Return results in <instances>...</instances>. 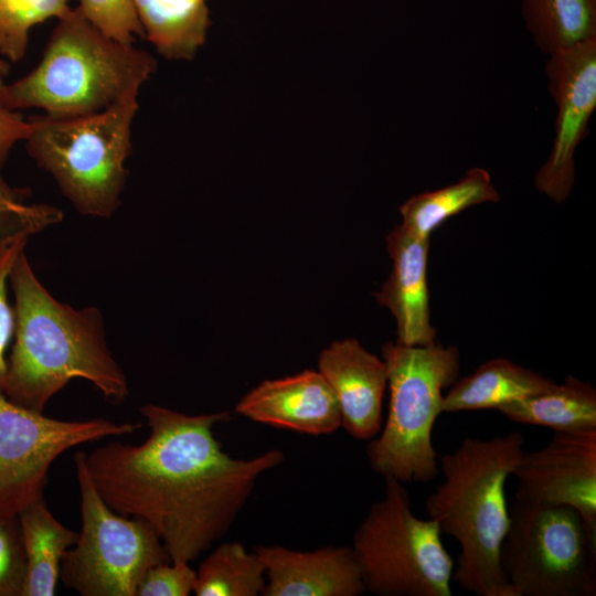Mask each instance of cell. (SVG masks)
I'll return each mask as SVG.
<instances>
[{
  "label": "cell",
  "instance_id": "8",
  "mask_svg": "<svg viewBox=\"0 0 596 596\" xmlns=\"http://www.w3.org/2000/svg\"><path fill=\"white\" fill-rule=\"evenodd\" d=\"M500 564L514 596H595L596 525L571 507L514 498Z\"/></svg>",
  "mask_w": 596,
  "mask_h": 596
},
{
  "label": "cell",
  "instance_id": "27",
  "mask_svg": "<svg viewBox=\"0 0 596 596\" xmlns=\"http://www.w3.org/2000/svg\"><path fill=\"white\" fill-rule=\"evenodd\" d=\"M28 236H18L0 244V390L8 370L7 351L13 340L15 316L8 300L9 274L19 252L24 249Z\"/></svg>",
  "mask_w": 596,
  "mask_h": 596
},
{
  "label": "cell",
  "instance_id": "20",
  "mask_svg": "<svg viewBox=\"0 0 596 596\" xmlns=\"http://www.w3.org/2000/svg\"><path fill=\"white\" fill-rule=\"evenodd\" d=\"M145 38L169 60H191L210 26L206 0H132Z\"/></svg>",
  "mask_w": 596,
  "mask_h": 596
},
{
  "label": "cell",
  "instance_id": "21",
  "mask_svg": "<svg viewBox=\"0 0 596 596\" xmlns=\"http://www.w3.org/2000/svg\"><path fill=\"white\" fill-rule=\"evenodd\" d=\"M499 200L489 172L475 167L455 183L411 196L400 206L401 224L419 237H430L451 216L471 206Z\"/></svg>",
  "mask_w": 596,
  "mask_h": 596
},
{
  "label": "cell",
  "instance_id": "22",
  "mask_svg": "<svg viewBox=\"0 0 596 596\" xmlns=\"http://www.w3.org/2000/svg\"><path fill=\"white\" fill-rule=\"evenodd\" d=\"M521 10L535 44L546 54L596 36L592 0H521Z\"/></svg>",
  "mask_w": 596,
  "mask_h": 596
},
{
  "label": "cell",
  "instance_id": "24",
  "mask_svg": "<svg viewBox=\"0 0 596 596\" xmlns=\"http://www.w3.org/2000/svg\"><path fill=\"white\" fill-rule=\"evenodd\" d=\"M71 9L68 0H0V55L21 61L31 29L47 19L58 20Z\"/></svg>",
  "mask_w": 596,
  "mask_h": 596
},
{
  "label": "cell",
  "instance_id": "5",
  "mask_svg": "<svg viewBox=\"0 0 596 596\" xmlns=\"http://www.w3.org/2000/svg\"><path fill=\"white\" fill-rule=\"evenodd\" d=\"M138 109L132 99L87 116L28 118L29 156L81 214L109 219L120 206Z\"/></svg>",
  "mask_w": 596,
  "mask_h": 596
},
{
  "label": "cell",
  "instance_id": "17",
  "mask_svg": "<svg viewBox=\"0 0 596 596\" xmlns=\"http://www.w3.org/2000/svg\"><path fill=\"white\" fill-rule=\"evenodd\" d=\"M554 385L551 379L540 373L509 359L497 358L458 379L443 396V412L498 409L507 403L545 392Z\"/></svg>",
  "mask_w": 596,
  "mask_h": 596
},
{
  "label": "cell",
  "instance_id": "31",
  "mask_svg": "<svg viewBox=\"0 0 596 596\" xmlns=\"http://www.w3.org/2000/svg\"><path fill=\"white\" fill-rule=\"evenodd\" d=\"M594 3H596V0H592Z\"/></svg>",
  "mask_w": 596,
  "mask_h": 596
},
{
  "label": "cell",
  "instance_id": "29",
  "mask_svg": "<svg viewBox=\"0 0 596 596\" xmlns=\"http://www.w3.org/2000/svg\"><path fill=\"white\" fill-rule=\"evenodd\" d=\"M30 126L18 110L8 108L0 102V166L19 141L28 137Z\"/></svg>",
  "mask_w": 596,
  "mask_h": 596
},
{
  "label": "cell",
  "instance_id": "7",
  "mask_svg": "<svg viewBox=\"0 0 596 596\" xmlns=\"http://www.w3.org/2000/svg\"><path fill=\"white\" fill-rule=\"evenodd\" d=\"M374 502L352 539L366 592L379 596H451L454 561L438 525L412 512L403 482L384 478Z\"/></svg>",
  "mask_w": 596,
  "mask_h": 596
},
{
  "label": "cell",
  "instance_id": "26",
  "mask_svg": "<svg viewBox=\"0 0 596 596\" xmlns=\"http://www.w3.org/2000/svg\"><path fill=\"white\" fill-rule=\"evenodd\" d=\"M25 555L18 517L0 515V596H23Z\"/></svg>",
  "mask_w": 596,
  "mask_h": 596
},
{
  "label": "cell",
  "instance_id": "18",
  "mask_svg": "<svg viewBox=\"0 0 596 596\" xmlns=\"http://www.w3.org/2000/svg\"><path fill=\"white\" fill-rule=\"evenodd\" d=\"M18 519L26 565L23 596H53L62 560L76 543L78 532L63 525L43 497L23 509Z\"/></svg>",
  "mask_w": 596,
  "mask_h": 596
},
{
  "label": "cell",
  "instance_id": "6",
  "mask_svg": "<svg viewBox=\"0 0 596 596\" xmlns=\"http://www.w3.org/2000/svg\"><path fill=\"white\" fill-rule=\"evenodd\" d=\"M389 412L380 433L369 440L370 467L384 478L427 482L438 472L433 428L443 412V391L459 376L460 352L436 341L425 345L386 342Z\"/></svg>",
  "mask_w": 596,
  "mask_h": 596
},
{
  "label": "cell",
  "instance_id": "2",
  "mask_svg": "<svg viewBox=\"0 0 596 596\" xmlns=\"http://www.w3.org/2000/svg\"><path fill=\"white\" fill-rule=\"evenodd\" d=\"M15 327L1 392L14 404L43 413L70 381L91 382L115 404L129 396L127 377L111 355L99 310L56 300L35 276L24 249L9 274Z\"/></svg>",
  "mask_w": 596,
  "mask_h": 596
},
{
  "label": "cell",
  "instance_id": "28",
  "mask_svg": "<svg viewBox=\"0 0 596 596\" xmlns=\"http://www.w3.org/2000/svg\"><path fill=\"white\" fill-rule=\"evenodd\" d=\"M196 572L190 563H162L145 574L136 596H188L194 592Z\"/></svg>",
  "mask_w": 596,
  "mask_h": 596
},
{
  "label": "cell",
  "instance_id": "14",
  "mask_svg": "<svg viewBox=\"0 0 596 596\" xmlns=\"http://www.w3.org/2000/svg\"><path fill=\"white\" fill-rule=\"evenodd\" d=\"M318 371L332 390L341 412V427L370 440L383 425L382 405L387 366L353 338L333 341L318 359Z\"/></svg>",
  "mask_w": 596,
  "mask_h": 596
},
{
  "label": "cell",
  "instance_id": "19",
  "mask_svg": "<svg viewBox=\"0 0 596 596\" xmlns=\"http://www.w3.org/2000/svg\"><path fill=\"white\" fill-rule=\"evenodd\" d=\"M498 411L508 419L554 432L576 433L596 429V391L588 382L567 375L562 384L521 400Z\"/></svg>",
  "mask_w": 596,
  "mask_h": 596
},
{
  "label": "cell",
  "instance_id": "9",
  "mask_svg": "<svg viewBox=\"0 0 596 596\" xmlns=\"http://www.w3.org/2000/svg\"><path fill=\"white\" fill-rule=\"evenodd\" d=\"M85 457L84 451L74 455L82 526L62 560L60 578L82 596H136L145 574L171 562L170 556L150 523L119 514L103 500Z\"/></svg>",
  "mask_w": 596,
  "mask_h": 596
},
{
  "label": "cell",
  "instance_id": "12",
  "mask_svg": "<svg viewBox=\"0 0 596 596\" xmlns=\"http://www.w3.org/2000/svg\"><path fill=\"white\" fill-rule=\"evenodd\" d=\"M512 475L515 498L571 507L596 525V429L555 432L545 446L523 451Z\"/></svg>",
  "mask_w": 596,
  "mask_h": 596
},
{
  "label": "cell",
  "instance_id": "11",
  "mask_svg": "<svg viewBox=\"0 0 596 596\" xmlns=\"http://www.w3.org/2000/svg\"><path fill=\"white\" fill-rule=\"evenodd\" d=\"M547 87L557 108L549 158L535 174L536 189L564 202L575 183L574 155L596 108V36L549 54Z\"/></svg>",
  "mask_w": 596,
  "mask_h": 596
},
{
  "label": "cell",
  "instance_id": "16",
  "mask_svg": "<svg viewBox=\"0 0 596 596\" xmlns=\"http://www.w3.org/2000/svg\"><path fill=\"white\" fill-rule=\"evenodd\" d=\"M393 268L382 288L374 294L396 321L397 342L425 345L436 339L430 322L427 286V258L430 237H419L402 224L385 237Z\"/></svg>",
  "mask_w": 596,
  "mask_h": 596
},
{
  "label": "cell",
  "instance_id": "23",
  "mask_svg": "<svg viewBox=\"0 0 596 596\" xmlns=\"http://www.w3.org/2000/svg\"><path fill=\"white\" fill-rule=\"evenodd\" d=\"M266 583L265 566L240 542L217 545L196 572V596H257Z\"/></svg>",
  "mask_w": 596,
  "mask_h": 596
},
{
  "label": "cell",
  "instance_id": "10",
  "mask_svg": "<svg viewBox=\"0 0 596 596\" xmlns=\"http://www.w3.org/2000/svg\"><path fill=\"white\" fill-rule=\"evenodd\" d=\"M140 423L62 421L12 403L0 391V515L18 517L43 497L52 464L66 450L129 435Z\"/></svg>",
  "mask_w": 596,
  "mask_h": 596
},
{
  "label": "cell",
  "instance_id": "4",
  "mask_svg": "<svg viewBox=\"0 0 596 596\" xmlns=\"http://www.w3.org/2000/svg\"><path fill=\"white\" fill-rule=\"evenodd\" d=\"M156 67L150 53L104 34L76 7L58 19L39 64L3 84L0 102L58 118L87 116L138 99Z\"/></svg>",
  "mask_w": 596,
  "mask_h": 596
},
{
  "label": "cell",
  "instance_id": "30",
  "mask_svg": "<svg viewBox=\"0 0 596 596\" xmlns=\"http://www.w3.org/2000/svg\"><path fill=\"white\" fill-rule=\"evenodd\" d=\"M9 72V63L6 60L0 58V88L3 86V78Z\"/></svg>",
  "mask_w": 596,
  "mask_h": 596
},
{
  "label": "cell",
  "instance_id": "15",
  "mask_svg": "<svg viewBox=\"0 0 596 596\" xmlns=\"http://www.w3.org/2000/svg\"><path fill=\"white\" fill-rule=\"evenodd\" d=\"M253 551L265 566L263 596H359L366 592L351 546L302 552L260 545Z\"/></svg>",
  "mask_w": 596,
  "mask_h": 596
},
{
  "label": "cell",
  "instance_id": "25",
  "mask_svg": "<svg viewBox=\"0 0 596 596\" xmlns=\"http://www.w3.org/2000/svg\"><path fill=\"white\" fill-rule=\"evenodd\" d=\"M77 8L94 26L118 42L134 44L137 36L145 38L132 0H79Z\"/></svg>",
  "mask_w": 596,
  "mask_h": 596
},
{
  "label": "cell",
  "instance_id": "3",
  "mask_svg": "<svg viewBox=\"0 0 596 596\" xmlns=\"http://www.w3.org/2000/svg\"><path fill=\"white\" fill-rule=\"evenodd\" d=\"M520 432L466 437L438 459L444 481L425 509L440 533L460 546L451 579L477 596H514L500 564L509 525L505 483L524 449Z\"/></svg>",
  "mask_w": 596,
  "mask_h": 596
},
{
  "label": "cell",
  "instance_id": "13",
  "mask_svg": "<svg viewBox=\"0 0 596 596\" xmlns=\"http://www.w3.org/2000/svg\"><path fill=\"white\" fill-rule=\"evenodd\" d=\"M234 411L259 424L320 436L341 427V412L317 370L265 380L243 395Z\"/></svg>",
  "mask_w": 596,
  "mask_h": 596
},
{
  "label": "cell",
  "instance_id": "1",
  "mask_svg": "<svg viewBox=\"0 0 596 596\" xmlns=\"http://www.w3.org/2000/svg\"><path fill=\"white\" fill-rule=\"evenodd\" d=\"M139 412L149 436L86 454L88 476L114 511L153 526L171 562L190 563L228 532L258 478L279 466L284 453L249 459L225 453L213 427L231 412L189 415L151 403Z\"/></svg>",
  "mask_w": 596,
  "mask_h": 596
}]
</instances>
